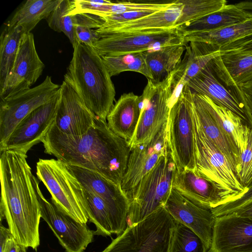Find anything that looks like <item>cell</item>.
Returning <instances> with one entry per match:
<instances>
[{
    "label": "cell",
    "instance_id": "obj_1",
    "mask_svg": "<svg viewBox=\"0 0 252 252\" xmlns=\"http://www.w3.org/2000/svg\"><path fill=\"white\" fill-rule=\"evenodd\" d=\"M42 143L46 154L65 164L92 170L121 185L130 151L128 142L98 117L86 133L79 136L66 134L54 124Z\"/></svg>",
    "mask_w": 252,
    "mask_h": 252
},
{
    "label": "cell",
    "instance_id": "obj_2",
    "mask_svg": "<svg viewBox=\"0 0 252 252\" xmlns=\"http://www.w3.org/2000/svg\"><path fill=\"white\" fill-rule=\"evenodd\" d=\"M0 221L5 219L17 243L36 251L40 245V207L36 193L38 182L22 152H0Z\"/></svg>",
    "mask_w": 252,
    "mask_h": 252
},
{
    "label": "cell",
    "instance_id": "obj_3",
    "mask_svg": "<svg viewBox=\"0 0 252 252\" xmlns=\"http://www.w3.org/2000/svg\"><path fill=\"white\" fill-rule=\"evenodd\" d=\"M111 77L102 57L92 47L78 43L64 76L86 106L106 122L116 94Z\"/></svg>",
    "mask_w": 252,
    "mask_h": 252
},
{
    "label": "cell",
    "instance_id": "obj_4",
    "mask_svg": "<svg viewBox=\"0 0 252 252\" xmlns=\"http://www.w3.org/2000/svg\"><path fill=\"white\" fill-rule=\"evenodd\" d=\"M175 220L164 207L125 230L101 252H169Z\"/></svg>",
    "mask_w": 252,
    "mask_h": 252
},
{
    "label": "cell",
    "instance_id": "obj_5",
    "mask_svg": "<svg viewBox=\"0 0 252 252\" xmlns=\"http://www.w3.org/2000/svg\"><path fill=\"white\" fill-rule=\"evenodd\" d=\"M176 172V167L169 149L156 166L126 193L129 201L126 226L141 221L164 207Z\"/></svg>",
    "mask_w": 252,
    "mask_h": 252
},
{
    "label": "cell",
    "instance_id": "obj_6",
    "mask_svg": "<svg viewBox=\"0 0 252 252\" xmlns=\"http://www.w3.org/2000/svg\"><path fill=\"white\" fill-rule=\"evenodd\" d=\"M36 174L51 195L52 203L77 221L89 220L83 186L67 165L58 159H39Z\"/></svg>",
    "mask_w": 252,
    "mask_h": 252
},
{
    "label": "cell",
    "instance_id": "obj_7",
    "mask_svg": "<svg viewBox=\"0 0 252 252\" xmlns=\"http://www.w3.org/2000/svg\"><path fill=\"white\" fill-rule=\"evenodd\" d=\"M192 92L186 85L172 106L167 122V138L177 172L195 170Z\"/></svg>",
    "mask_w": 252,
    "mask_h": 252
},
{
    "label": "cell",
    "instance_id": "obj_8",
    "mask_svg": "<svg viewBox=\"0 0 252 252\" xmlns=\"http://www.w3.org/2000/svg\"><path fill=\"white\" fill-rule=\"evenodd\" d=\"M173 71L160 81L148 79L140 97V114L130 149L152 139L167 122L171 108Z\"/></svg>",
    "mask_w": 252,
    "mask_h": 252
},
{
    "label": "cell",
    "instance_id": "obj_9",
    "mask_svg": "<svg viewBox=\"0 0 252 252\" xmlns=\"http://www.w3.org/2000/svg\"><path fill=\"white\" fill-rule=\"evenodd\" d=\"M193 122L195 170L215 184L229 197L230 202L243 192L245 188L227 158L201 129L194 109Z\"/></svg>",
    "mask_w": 252,
    "mask_h": 252
},
{
    "label": "cell",
    "instance_id": "obj_10",
    "mask_svg": "<svg viewBox=\"0 0 252 252\" xmlns=\"http://www.w3.org/2000/svg\"><path fill=\"white\" fill-rule=\"evenodd\" d=\"M184 37L178 27L118 33L101 37L93 48L101 57L144 53L167 46L187 44Z\"/></svg>",
    "mask_w": 252,
    "mask_h": 252
},
{
    "label": "cell",
    "instance_id": "obj_11",
    "mask_svg": "<svg viewBox=\"0 0 252 252\" xmlns=\"http://www.w3.org/2000/svg\"><path fill=\"white\" fill-rule=\"evenodd\" d=\"M61 85L47 76L39 85L22 91L0 102V146L9 138L14 129L28 115L53 99Z\"/></svg>",
    "mask_w": 252,
    "mask_h": 252
},
{
    "label": "cell",
    "instance_id": "obj_12",
    "mask_svg": "<svg viewBox=\"0 0 252 252\" xmlns=\"http://www.w3.org/2000/svg\"><path fill=\"white\" fill-rule=\"evenodd\" d=\"M66 165L84 188L93 191L104 201L110 213L113 234L118 236L121 234L126 227L129 209L128 198L121 185L114 183L92 170Z\"/></svg>",
    "mask_w": 252,
    "mask_h": 252
},
{
    "label": "cell",
    "instance_id": "obj_13",
    "mask_svg": "<svg viewBox=\"0 0 252 252\" xmlns=\"http://www.w3.org/2000/svg\"><path fill=\"white\" fill-rule=\"evenodd\" d=\"M36 193L41 211V218L48 224L65 252H84L94 240V231L87 224L77 221L60 211L42 194L39 182Z\"/></svg>",
    "mask_w": 252,
    "mask_h": 252
},
{
    "label": "cell",
    "instance_id": "obj_14",
    "mask_svg": "<svg viewBox=\"0 0 252 252\" xmlns=\"http://www.w3.org/2000/svg\"><path fill=\"white\" fill-rule=\"evenodd\" d=\"M60 99V90L53 99L34 110L19 123L5 142L0 146V151L14 150L27 154L33 146L42 142L54 124Z\"/></svg>",
    "mask_w": 252,
    "mask_h": 252
},
{
    "label": "cell",
    "instance_id": "obj_15",
    "mask_svg": "<svg viewBox=\"0 0 252 252\" xmlns=\"http://www.w3.org/2000/svg\"><path fill=\"white\" fill-rule=\"evenodd\" d=\"M44 66L37 53L33 34L24 33L13 67L0 91V99L31 88L41 75Z\"/></svg>",
    "mask_w": 252,
    "mask_h": 252
},
{
    "label": "cell",
    "instance_id": "obj_16",
    "mask_svg": "<svg viewBox=\"0 0 252 252\" xmlns=\"http://www.w3.org/2000/svg\"><path fill=\"white\" fill-rule=\"evenodd\" d=\"M167 123L150 141L130 149L127 168L121 182L126 193L131 190L169 151Z\"/></svg>",
    "mask_w": 252,
    "mask_h": 252
},
{
    "label": "cell",
    "instance_id": "obj_17",
    "mask_svg": "<svg viewBox=\"0 0 252 252\" xmlns=\"http://www.w3.org/2000/svg\"><path fill=\"white\" fill-rule=\"evenodd\" d=\"M207 252H252V217L229 214L216 217Z\"/></svg>",
    "mask_w": 252,
    "mask_h": 252
},
{
    "label": "cell",
    "instance_id": "obj_18",
    "mask_svg": "<svg viewBox=\"0 0 252 252\" xmlns=\"http://www.w3.org/2000/svg\"><path fill=\"white\" fill-rule=\"evenodd\" d=\"M164 208L173 219L196 233L205 252L210 249L216 217L211 210L200 207L172 188Z\"/></svg>",
    "mask_w": 252,
    "mask_h": 252
},
{
    "label": "cell",
    "instance_id": "obj_19",
    "mask_svg": "<svg viewBox=\"0 0 252 252\" xmlns=\"http://www.w3.org/2000/svg\"><path fill=\"white\" fill-rule=\"evenodd\" d=\"M97 118L73 88L63 81L61 85L55 126L66 134L79 136L86 133Z\"/></svg>",
    "mask_w": 252,
    "mask_h": 252
},
{
    "label": "cell",
    "instance_id": "obj_20",
    "mask_svg": "<svg viewBox=\"0 0 252 252\" xmlns=\"http://www.w3.org/2000/svg\"><path fill=\"white\" fill-rule=\"evenodd\" d=\"M187 85L192 92L208 97L216 104L231 111L250 127L252 126V116L249 109L232 91L219 81L210 63Z\"/></svg>",
    "mask_w": 252,
    "mask_h": 252
},
{
    "label": "cell",
    "instance_id": "obj_21",
    "mask_svg": "<svg viewBox=\"0 0 252 252\" xmlns=\"http://www.w3.org/2000/svg\"><path fill=\"white\" fill-rule=\"evenodd\" d=\"M224 52L214 44L190 41L186 44L184 56L173 71L172 81L171 104L177 101L183 88L189 81L207 65L213 60Z\"/></svg>",
    "mask_w": 252,
    "mask_h": 252
},
{
    "label": "cell",
    "instance_id": "obj_22",
    "mask_svg": "<svg viewBox=\"0 0 252 252\" xmlns=\"http://www.w3.org/2000/svg\"><path fill=\"white\" fill-rule=\"evenodd\" d=\"M172 188L196 205L211 210L228 202L229 197L215 184L196 170L176 172Z\"/></svg>",
    "mask_w": 252,
    "mask_h": 252
},
{
    "label": "cell",
    "instance_id": "obj_23",
    "mask_svg": "<svg viewBox=\"0 0 252 252\" xmlns=\"http://www.w3.org/2000/svg\"><path fill=\"white\" fill-rule=\"evenodd\" d=\"M210 63L218 78L231 91L252 83V52L225 51Z\"/></svg>",
    "mask_w": 252,
    "mask_h": 252
},
{
    "label": "cell",
    "instance_id": "obj_24",
    "mask_svg": "<svg viewBox=\"0 0 252 252\" xmlns=\"http://www.w3.org/2000/svg\"><path fill=\"white\" fill-rule=\"evenodd\" d=\"M179 0H174L168 8L144 17L121 23L102 25L96 30L101 37L123 33H131L175 27L183 9Z\"/></svg>",
    "mask_w": 252,
    "mask_h": 252
},
{
    "label": "cell",
    "instance_id": "obj_25",
    "mask_svg": "<svg viewBox=\"0 0 252 252\" xmlns=\"http://www.w3.org/2000/svg\"><path fill=\"white\" fill-rule=\"evenodd\" d=\"M140 114L139 96L132 92L124 93L108 113L107 125L115 134L129 143L136 130Z\"/></svg>",
    "mask_w": 252,
    "mask_h": 252
},
{
    "label": "cell",
    "instance_id": "obj_26",
    "mask_svg": "<svg viewBox=\"0 0 252 252\" xmlns=\"http://www.w3.org/2000/svg\"><path fill=\"white\" fill-rule=\"evenodd\" d=\"M193 106L198 123L206 136L225 156L237 174L240 153L221 129L206 107L202 95L192 92Z\"/></svg>",
    "mask_w": 252,
    "mask_h": 252
},
{
    "label": "cell",
    "instance_id": "obj_27",
    "mask_svg": "<svg viewBox=\"0 0 252 252\" xmlns=\"http://www.w3.org/2000/svg\"><path fill=\"white\" fill-rule=\"evenodd\" d=\"M252 20V14L235 4H227L222 9L179 27L187 34L210 31L238 25Z\"/></svg>",
    "mask_w": 252,
    "mask_h": 252
},
{
    "label": "cell",
    "instance_id": "obj_28",
    "mask_svg": "<svg viewBox=\"0 0 252 252\" xmlns=\"http://www.w3.org/2000/svg\"><path fill=\"white\" fill-rule=\"evenodd\" d=\"M201 95L206 107L240 155L246 148L251 127L231 111L216 104L208 97Z\"/></svg>",
    "mask_w": 252,
    "mask_h": 252
},
{
    "label": "cell",
    "instance_id": "obj_29",
    "mask_svg": "<svg viewBox=\"0 0 252 252\" xmlns=\"http://www.w3.org/2000/svg\"><path fill=\"white\" fill-rule=\"evenodd\" d=\"M252 39V20L222 29L185 35L186 43L194 41L206 42L221 48L239 42Z\"/></svg>",
    "mask_w": 252,
    "mask_h": 252
},
{
    "label": "cell",
    "instance_id": "obj_30",
    "mask_svg": "<svg viewBox=\"0 0 252 252\" xmlns=\"http://www.w3.org/2000/svg\"><path fill=\"white\" fill-rule=\"evenodd\" d=\"M187 44L167 46L158 50L144 52L152 80L160 81L177 67Z\"/></svg>",
    "mask_w": 252,
    "mask_h": 252
},
{
    "label": "cell",
    "instance_id": "obj_31",
    "mask_svg": "<svg viewBox=\"0 0 252 252\" xmlns=\"http://www.w3.org/2000/svg\"><path fill=\"white\" fill-rule=\"evenodd\" d=\"M61 0H28L16 12L8 24L31 32L42 19H47Z\"/></svg>",
    "mask_w": 252,
    "mask_h": 252
},
{
    "label": "cell",
    "instance_id": "obj_32",
    "mask_svg": "<svg viewBox=\"0 0 252 252\" xmlns=\"http://www.w3.org/2000/svg\"><path fill=\"white\" fill-rule=\"evenodd\" d=\"M24 33L21 27L11 26L9 24L2 32L0 38V91L3 88L13 67Z\"/></svg>",
    "mask_w": 252,
    "mask_h": 252
},
{
    "label": "cell",
    "instance_id": "obj_33",
    "mask_svg": "<svg viewBox=\"0 0 252 252\" xmlns=\"http://www.w3.org/2000/svg\"><path fill=\"white\" fill-rule=\"evenodd\" d=\"M89 220L96 227L94 235L110 236L113 234L109 210L104 201L93 191L83 187Z\"/></svg>",
    "mask_w": 252,
    "mask_h": 252
},
{
    "label": "cell",
    "instance_id": "obj_34",
    "mask_svg": "<svg viewBox=\"0 0 252 252\" xmlns=\"http://www.w3.org/2000/svg\"><path fill=\"white\" fill-rule=\"evenodd\" d=\"M101 57L111 77L130 71L141 73L148 79H153L144 52Z\"/></svg>",
    "mask_w": 252,
    "mask_h": 252
},
{
    "label": "cell",
    "instance_id": "obj_35",
    "mask_svg": "<svg viewBox=\"0 0 252 252\" xmlns=\"http://www.w3.org/2000/svg\"><path fill=\"white\" fill-rule=\"evenodd\" d=\"M183 5L176 23L180 27L217 12L227 4L226 0H179Z\"/></svg>",
    "mask_w": 252,
    "mask_h": 252
},
{
    "label": "cell",
    "instance_id": "obj_36",
    "mask_svg": "<svg viewBox=\"0 0 252 252\" xmlns=\"http://www.w3.org/2000/svg\"><path fill=\"white\" fill-rule=\"evenodd\" d=\"M73 7V0H61L47 21L51 29L65 34L74 49L79 43L75 34L73 15L69 14Z\"/></svg>",
    "mask_w": 252,
    "mask_h": 252
},
{
    "label": "cell",
    "instance_id": "obj_37",
    "mask_svg": "<svg viewBox=\"0 0 252 252\" xmlns=\"http://www.w3.org/2000/svg\"><path fill=\"white\" fill-rule=\"evenodd\" d=\"M169 252H205V250L202 241L196 233L175 220Z\"/></svg>",
    "mask_w": 252,
    "mask_h": 252
},
{
    "label": "cell",
    "instance_id": "obj_38",
    "mask_svg": "<svg viewBox=\"0 0 252 252\" xmlns=\"http://www.w3.org/2000/svg\"><path fill=\"white\" fill-rule=\"evenodd\" d=\"M237 175L245 188L252 182V126L248 134L246 148L240 154Z\"/></svg>",
    "mask_w": 252,
    "mask_h": 252
},
{
    "label": "cell",
    "instance_id": "obj_39",
    "mask_svg": "<svg viewBox=\"0 0 252 252\" xmlns=\"http://www.w3.org/2000/svg\"><path fill=\"white\" fill-rule=\"evenodd\" d=\"M173 2H145L130 1L112 2L108 16L121 14L126 12L152 10L160 11L169 7Z\"/></svg>",
    "mask_w": 252,
    "mask_h": 252
},
{
    "label": "cell",
    "instance_id": "obj_40",
    "mask_svg": "<svg viewBox=\"0 0 252 252\" xmlns=\"http://www.w3.org/2000/svg\"><path fill=\"white\" fill-rule=\"evenodd\" d=\"M73 7L72 11L69 12V15L88 13L102 18L109 15L110 6L112 3L110 0H73Z\"/></svg>",
    "mask_w": 252,
    "mask_h": 252
},
{
    "label": "cell",
    "instance_id": "obj_41",
    "mask_svg": "<svg viewBox=\"0 0 252 252\" xmlns=\"http://www.w3.org/2000/svg\"><path fill=\"white\" fill-rule=\"evenodd\" d=\"M252 201V182L247 187L244 191L238 195L233 200L211 209L216 217L229 214L237 209Z\"/></svg>",
    "mask_w": 252,
    "mask_h": 252
},
{
    "label": "cell",
    "instance_id": "obj_42",
    "mask_svg": "<svg viewBox=\"0 0 252 252\" xmlns=\"http://www.w3.org/2000/svg\"><path fill=\"white\" fill-rule=\"evenodd\" d=\"M75 32L77 40L79 43L92 47L101 38L96 30L83 25L75 24Z\"/></svg>",
    "mask_w": 252,
    "mask_h": 252
},
{
    "label": "cell",
    "instance_id": "obj_43",
    "mask_svg": "<svg viewBox=\"0 0 252 252\" xmlns=\"http://www.w3.org/2000/svg\"><path fill=\"white\" fill-rule=\"evenodd\" d=\"M231 50L252 52V39L246 41L234 43L220 48V51L223 52Z\"/></svg>",
    "mask_w": 252,
    "mask_h": 252
},
{
    "label": "cell",
    "instance_id": "obj_44",
    "mask_svg": "<svg viewBox=\"0 0 252 252\" xmlns=\"http://www.w3.org/2000/svg\"><path fill=\"white\" fill-rule=\"evenodd\" d=\"M13 238L9 228H6L1 223L0 226V252H4L8 241Z\"/></svg>",
    "mask_w": 252,
    "mask_h": 252
},
{
    "label": "cell",
    "instance_id": "obj_45",
    "mask_svg": "<svg viewBox=\"0 0 252 252\" xmlns=\"http://www.w3.org/2000/svg\"><path fill=\"white\" fill-rule=\"evenodd\" d=\"M237 96L246 105L252 116V95L243 92L240 88L232 90Z\"/></svg>",
    "mask_w": 252,
    "mask_h": 252
},
{
    "label": "cell",
    "instance_id": "obj_46",
    "mask_svg": "<svg viewBox=\"0 0 252 252\" xmlns=\"http://www.w3.org/2000/svg\"><path fill=\"white\" fill-rule=\"evenodd\" d=\"M230 214L240 216L252 217V201L237 209Z\"/></svg>",
    "mask_w": 252,
    "mask_h": 252
},
{
    "label": "cell",
    "instance_id": "obj_47",
    "mask_svg": "<svg viewBox=\"0 0 252 252\" xmlns=\"http://www.w3.org/2000/svg\"><path fill=\"white\" fill-rule=\"evenodd\" d=\"M19 246V245L13 238L8 241L4 252H18Z\"/></svg>",
    "mask_w": 252,
    "mask_h": 252
},
{
    "label": "cell",
    "instance_id": "obj_48",
    "mask_svg": "<svg viewBox=\"0 0 252 252\" xmlns=\"http://www.w3.org/2000/svg\"><path fill=\"white\" fill-rule=\"evenodd\" d=\"M236 4L252 14V1H243L236 3Z\"/></svg>",
    "mask_w": 252,
    "mask_h": 252
},
{
    "label": "cell",
    "instance_id": "obj_49",
    "mask_svg": "<svg viewBox=\"0 0 252 252\" xmlns=\"http://www.w3.org/2000/svg\"><path fill=\"white\" fill-rule=\"evenodd\" d=\"M243 92L252 95V83L239 87Z\"/></svg>",
    "mask_w": 252,
    "mask_h": 252
},
{
    "label": "cell",
    "instance_id": "obj_50",
    "mask_svg": "<svg viewBox=\"0 0 252 252\" xmlns=\"http://www.w3.org/2000/svg\"><path fill=\"white\" fill-rule=\"evenodd\" d=\"M18 252H27V248L19 245Z\"/></svg>",
    "mask_w": 252,
    "mask_h": 252
}]
</instances>
